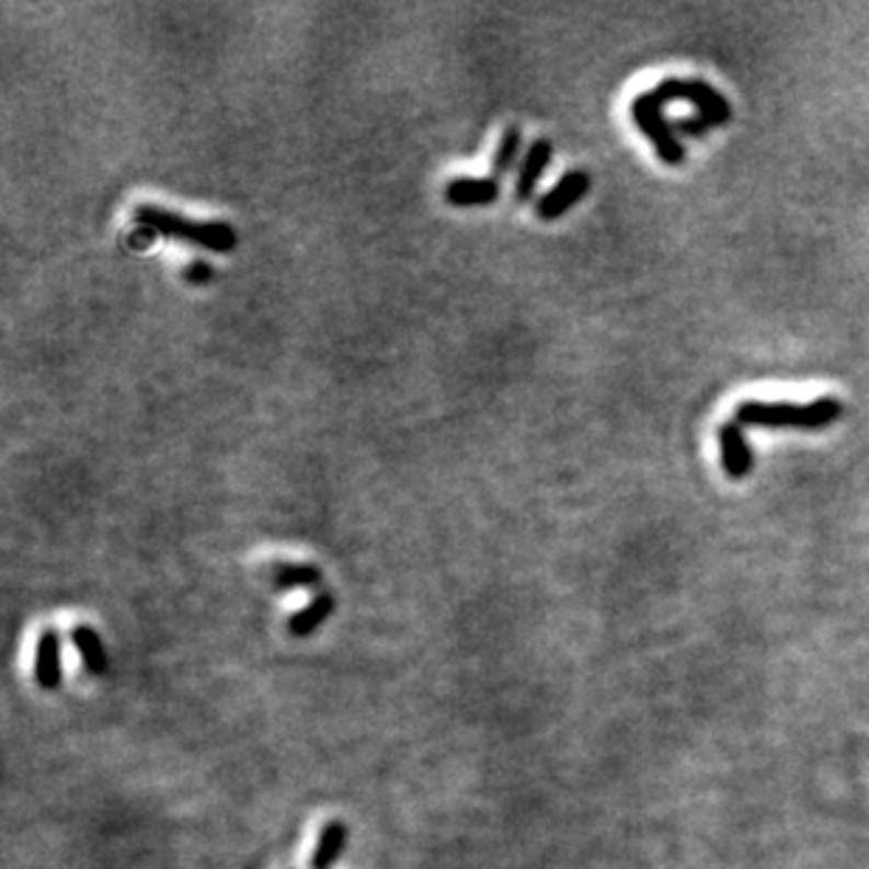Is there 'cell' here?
I'll list each match as a JSON object with an SVG mask.
<instances>
[{"label": "cell", "instance_id": "15", "mask_svg": "<svg viewBox=\"0 0 869 869\" xmlns=\"http://www.w3.org/2000/svg\"><path fill=\"white\" fill-rule=\"evenodd\" d=\"M709 127H712V124L704 122L701 116H695V118H678V122L673 124V130H675V133H682V136H693V138H701L704 133L709 130Z\"/></svg>", "mask_w": 869, "mask_h": 869}, {"label": "cell", "instance_id": "9", "mask_svg": "<svg viewBox=\"0 0 869 869\" xmlns=\"http://www.w3.org/2000/svg\"><path fill=\"white\" fill-rule=\"evenodd\" d=\"M552 156H554V144L549 141V138H538V141L526 150L524 163H521L518 169V181H515L513 186L515 201L524 203L535 195L540 178H544V172L549 169V163H552Z\"/></svg>", "mask_w": 869, "mask_h": 869}, {"label": "cell", "instance_id": "3", "mask_svg": "<svg viewBox=\"0 0 869 869\" xmlns=\"http://www.w3.org/2000/svg\"><path fill=\"white\" fill-rule=\"evenodd\" d=\"M650 96L662 107L667 102H689L698 111V116L712 124V127H723V124L732 122L729 99L720 91H714L709 82H701V79H664L662 84L650 88Z\"/></svg>", "mask_w": 869, "mask_h": 869}, {"label": "cell", "instance_id": "2", "mask_svg": "<svg viewBox=\"0 0 869 869\" xmlns=\"http://www.w3.org/2000/svg\"><path fill=\"white\" fill-rule=\"evenodd\" d=\"M133 217H136L138 226L150 228V231L169 237V240L192 242V245L217 253H228L237 248V231L222 220H192V217L175 215V211L156 206V203L136 206Z\"/></svg>", "mask_w": 869, "mask_h": 869}, {"label": "cell", "instance_id": "7", "mask_svg": "<svg viewBox=\"0 0 869 869\" xmlns=\"http://www.w3.org/2000/svg\"><path fill=\"white\" fill-rule=\"evenodd\" d=\"M34 682L39 689H59L62 684V642L54 628H46L37 639V653H34Z\"/></svg>", "mask_w": 869, "mask_h": 869}, {"label": "cell", "instance_id": "13", "mask_svg": "<svg viewBox=\"0 0 869 869\" xmlns=\"http://www.w3.org/2000/svg\"><path fill=\"white\" fill-rule=\"evenodd\" d=\"M321 569L310 563H279L273 565V588L276 591H301L321 585Z\"/></svg>", "mask_w": 869, "mask_h": 869}, {"label": "cell", "instance_id": "4", "mask_svg": "<svg viewBox=\"0 0 869 869\" xmlns=\"http://www.w3.org/2000/svg\"><path fill=\"white\" fill-rule=\"evenodd\" d=\"M630 116H633L636 127L644 133V138L653 144L659 158H662L667 167H682L684 156H687V152H684V144L678 141V136H675L673 124L664 122L662 104L650 96V91L639 93V96L630 102Z\"/></svg>", "mask_w": 869, "mask_h": 869}, {"label": "cell", "instance_id": "1", "mask_svg": "<svg viewBox=\"0 0 869 869\" xmlns=\"http://www.w3.org/2000/svg\"><path fill=\"white\" fill-rule=\"evenodd\" d=\"M844 402L838 397H819L811 402L746 400L734 409V422L743 428H797L822 431L842 420Z\"/></svg>", "mask_w": 869, "mask_h": 869}, {"label": "cell", "instance_id": "5", "mask_svg": "<svg viewBox=\"0 0 869 869\" xmlns=\"http://www.w3.org/2000/svg\"><path fill=\"white\" fill-rule=\"evenodd\" d=\"M588 188H591L588 172H580V169L565 172V175L560 178V181L554 183L538 203H535V215L546 222L560 220V217H563L580 197L588 195Z\"/></svg>", "mask_w": 869, "mask_h": 869}, {"label": "cell", "instance_id": "8", "mask_svg": "<svg viewBox=\"0 0 869 869\" xmlns=\"http://www.w3.org/2000/svg\"><path fill=\"white\" fill-rule=\"evenodd\" d=\"M499 195H501V181L493 175H484V178L459 175L445 186V201H448L450 206H461V208L490 206V203L499 201Z\"/></svg>", "mask_w": 869, "mask_h": 869}, {"label": "cell", "instance_id": "6", "mask_svg": "<svg viewBox=\"0 0 869 869\" xmlns=\"http://www.w3.org/2000/svg\"><path fill=\"white\" fill-rule=\"evenodd\" d=\"M720 461H723V470L732 481L746 479L748 473L754 470V454L752 445H748L746 434H743V425L740 422H727L720 425Z\"/></svg>", "mask_w": 869, "mask_h": 869}, {"label": "cell", "instance_id": "12", "mask_svg": "<svg viewBox=\"0 0 869 869\" xmlns=\"http://www.w3.org/2000/svg\"><path fill=\"white\" fill-rule=\"evenodd\" d=\"M71 639H73V648H77L79 655H82L84 670L91 675H107V670H111V659H107L102 636H99L91 625H77Z\"/></svg>", "mask_w": 869, "mask_h": 869}, {"label": "cell", "instance_id": "10", "mask_svg": "<svg viewBox=\"0 0 869 869\" xmlns=\"http://www.w3.org/2000/svg\"><path fill=\"white\" fill-rule=\"evenodd\" d=\"M346 842H350V827L344 822H327L321 827V836L316 842V850L310 856V869H332L338 858L344 856Z\"/></svg>", "mask_w": 869, "mask_h": 869}, {"label": "cell", "instance_id": "11", "mask_svg": "<svg viewBox=\"0 0 869 869\" xmlns=\"http://www.w3.org/2000/svg\"><path fill=\"white\" fill-rule=\"evenodd\" d=\"M332 610H335V599H332V594H316L305 608L296 610V614L287 619V630H290V636H296V639L312 636L327 622V619L332 617Z\"/></svg>", "mask_w": 869, "mask_h": 869}, {"label": "cell", "instance_id": "14", "mask_svg": "<svg viewBox=\"0 0 869 869\" xmlns=\"http://www.w3.org/2000/svg\"><path fill=\"white\" fill-rule=\"evenodd\" d=\"M521 136H524V133H521V127H515L513 124V127H506L504 136H501V141H499V147H495L490 169H493V178H499V181H501V175H506V172L515 167V161H518Z\"/></svg>", "mask_w": 869, "mask_h": 869}]
</instances>
